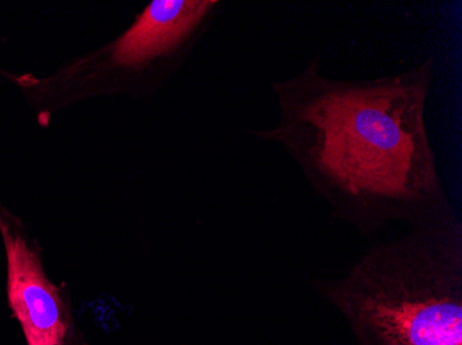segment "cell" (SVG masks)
<instances>
[{"label": "cell", "instance_id": "cell-2", "mask_svg": "<svg viewBox=\"0 0 462 345\" xmlns=\"http://www.w3.org/2000/svg\"><path fill=\"white\" fill-rule=\"evenodd\" d=\"M316 290L357 345H462V227L456 214L371 246Z\"/></svg>", "mask_w": 462, "mask_h": 345}, {"label": "cell", "instance_id": "cell-3", "mask_svg": "<svg viewBox=\"0 0 462 345\" xmlns=\"http://www.w3.org/2000/svg\"><path fill=\"white\" fill-rule=\"evenodd\" d=\"M7 301L27 345H83L66 295L46 274L41 251L20 220L0 204Z\"/></svg>", "mask_w": 462, "mask_h": 345}, {"label": "cell", "instance_id": "cell-1", "mask_svg": "<svg viewBox=\"0 0 462 345\" xmlns=\"http://www.w3.org/2000/svg\"><path fill=\"white\" fill-rule=\"evenodd\" d=\"M436 59L367 79L327 77L320 59L272 82L279 121L256 132L280 145L332 215L363 235L456 214L427 131Z\"/></svg>", "mask_w": 462, "mask_h": 345}, {"label": "cell", "instance_id": "cell-4", "mask_svg": "<svg viewBox=\"0 0 462 345\" xmlns=\"http://www.w3.org/2000/svg\"><path fill=\"white\" fill-rule=\"evenodd\" d=\"M217 5L215 0H154L114 43V59L122 67L144 68L180 54Z\"/></svg>", "mask_w": 462, "mask_h": 345}]
</instances>
